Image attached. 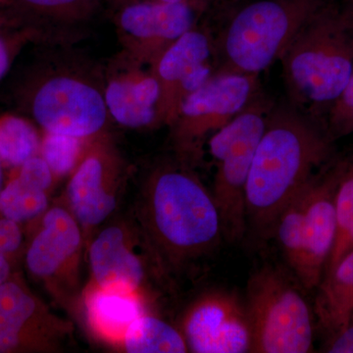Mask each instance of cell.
I'll return each mask as SVG.
<instances>
[{
	"label": "cell",
	"instance_id": "31",
	"mask_svg": "<svg viewBox=\"0 0 353 353\" xmlns=\"http://www.w3.org/2000/svg\"><path fill=\"white\" fill-rule=\"evenodd\" d=\"M134 1H152L158 3H180V2H189L190 0H134Z\"/></svg>",
	"mask_w": 353,
	"mask_h": 353
},
{
	"label": "cell",
	"instance_id": "12",
	"mask_svg": "<svg viewBox=\"0 0 353 353\" xmlns=\"http://www.w3.org/2000/svg\"><path fill=\"white\" fill-rule=\"evenodd\" d=\"M125 164L105 139H94L70 175L67 204L82 228L85 245L92 232L113 214L125 183Z\"/></svg>",
	"mask_w": 353,
	"mask_h": 353
},
{
	"label": "cell",
	"instance_id": "2",
	"mask_svg": "<svg viewBox=\"0 0 353 353\" xmlns=\"http://www.w3.org/2000/svg\"><path fill=\"white\" fill-rule=\"evenodd\" d=\"M146 245L158 263L175 270L212 252L223 234L212 196L192 172L164 165L150 174L139 199Z\"/></svg>",
	"mask_w": 353,
	"mask_h": 353
},
{
	"label": "cell",
	"instance_id": "8",
	"mask_svg": "<svg viewBox=\"0 0 353 353\" xmlns=\"http://www.w3.org/2000/svg\"><path fill=\"white\" fill-rule=\"evenodd\" d=\"M27 106L44 132L79 139L99 138L111 119L103 87L73 69L50 70L37 78Z\"/></svg>",
	"mask_w": 353,
	"mask_h": 353
},
{
	"label": "cell",
	"instance_id": "18",
	"mask_svg": "<svg viewBox=\"0 0 353 353\" xmlns=\"http://www.w3.org/2000/svg\"><path fill=\"white\" fill-rule=\"evenodd\" d=\"M83 309L92 333L102 341L119 345L129 327L146 313L143 294L106 289L94 283L83 292Z\"/></svg>",
	"mask_w": 353,
	"mask_h": 353
},
{
	"label": "cell",
	"instance_id": "32",
	"mask_svg": "<svg viewBox=\"0 0 353 353\" xmlns=\"http://www.w3.org/2000/svg\"><path fill=\"white\" fill-rule=\"evenodd\" d=\"M3 167L4 165L2 163L1 157H0V192L3 189Z\"/></svg>",
	"mask_w": 353,
	"mask_h": 353
},
{
	"label": "cell",
	"instance_id": "10",
	"mask_svg": "<svg viewBox=\"0 0 353 353\" xmlns=\"http://www.w3.org/2000/svg\"><path fill=\"white\" fill-rule=\"evenodd\" d=\"M26 246L25 266L30 275L58 299L73 296L80 280L81 259L85 245L83 230L71 211L52 206Z\"/></svg>",
	"mask_w": 353,
	"mask_h": 353
},
{
	"label": "cell",
	"instance_id": "22",
	"mask_svg": "<svg viewBox=\"0 0 353 353\" xmlns=\"http://www.w3.org/2000/svg\"><path fill=\"white\" fill-rule=\"evenodd\" d=\"M336 236L325 274L353 250V161L343 162L334 194Z\"/></svg>",
	"mask_w": 353,
	"mask_h": 353
},
{
	"label": "cell",
	"instance_id": "25",
	"mask_svg": "<svg viewBox=\"0 0 353 353\" xmlns=\"http://www.w3.org/2000/svg\"><path fill=\"white\" fill-rule=\"evenodd\" d=\"M21 6L62 24L85 19V0H16Z\"/></svg>",
	"mask_w": 353,
	"mask_h": 353
},
{
	"label": "cell",
	"instance_id": "20",
	"mask_svg": "<svg viewBox=\"0 0 353 353\" xmlns=\"http://www.w3.org/2000/svg\"><path fill=\"white\" fill-rule=\"evenodd\" d=\"M315 314L329 334L353 319V250L325 274L318 285Z\"/></svg>",
	"mask_w": 353,
	"mask_h": 353
},
{
	"label": "cell",
	"instance_id": "4",
	"mask_svg": "<svg viewBox=\"0 0 353 353\" xmlns=\"http://www.w3.org/2000/svg\"><path fill=\"white\" fill-rule=\"evenodd\" d=\"M280 61L292 105L331 108L352 76L353 11L324 7L299 31Z\"/></svg>",
	"mask_w": 353,
	"mask_h": 353
},
{
	"label": "cell",
	"instance_id": "6",
	"mask_svg": "<svg viewBox=\"0 0 353 353\" xmlns=\"http://www.w3.org/2000/svg\"><path fill=\"white\" fill-rule=\"evenodd\" d=\"M270 97L259 92L236 117L208 139L216 170L212 196L219 210L223 234L239 241L248 230L245 192L250 168L269 116L275 108Z\"/></svg>",
	"mask_w": 353,
	"mask_h": 353
},
{
	"label": "cell",
	"instance_id": "15",
	"mask_svg": "<svg viewBox=\"0 0 353 353\" xmlns=\"http://www.w3.org/2000/svg\"><path fill=\"white\" fill-rule=\"evenodd\" d=\"M201 17L190 1H134L118 15V34L126 54L150 66L174 41L196 26Z\"/></svg>",
	"mask_w": 353,
	"mask_h": 353
},
{
	"label": "cell",
	"instance_id": "19",
	"mask_svg": "<svg viewBox=\"0 0 353 353\" xmlns=\"http://www.w3.org/2000/svg\"><path fill=\"white\" fill-rule=\"evenodd\" d=\"M54 180L41 155L28 160L0 192V216L21 226L39 219L50 208V192Z\"/></svg>",
	"mask_w": 353,
	"mask_h": 353
},
{
	"label": "cell",
	"instance_id": "14",
	"mask_svg": "<svg viewBox=\"0 0 353 353\" xmlns=\"http://www.w3.org/2000/svg\"><path fill=\"white\" fill-rule=\"evenodd\" d=\"M181 333L190 352H252V326L245 301L224 290L199 296L183 316Z\"/></svg>",
	"mask_w": 353,
	"mask_h": 353
},
{
	"label": "cell",
	"instance_id": "30",
	"mask_svg": "<svg viewBox=\"0 0 353 353\" xmlns=\"http://www.w3.org/2000/svg\"><path fill=\"white\" fill-rule=\"evenodd\" d=\"M231 1H233V0H190V2L196 9L197 12L202 16L204 13L209 12L216 7H219Z\"/></svg>",
	"mask_w": 353,
	"mask_h": 353
},
{
	"label": "cell",
	"instance_id": "3",
	"mask_svg": "<svg viewBox=\"0 0 353 353\" xmlns=\"http://www.w3.org/2000/svg\"><path fill=\"white\" fill-rule=\"evenodd\" d=\"M326 0H233L209 12L218 17L214 73L260 75L280 61Z\"/></svg>",
	"mask_w": 353,
	"mask_h": 353
},
{
	"label": "cell",
	"instance_id": "29",
	"mask_svg": "<svg viewBox=\"0 0 353 353\" xmlns=\"http://www.w3.org/2000/svg\"><path fill=\"white\" fill-rule=\"evenodd\" d=\"M11 64V50L6 39L0 36V81L2 80Z\"/></svg>",
	"mask_w": 353,
	"mask_h": 353
},
{
	"label": "cell",
	"instance_id": "23",
	"mask_svg": "<svg viewBox=\"0 0 353 353\" xmlns=\"http://www.w3.org/2000/svg\"><path fill=\"white\" fill-rule=\"evenodd\" d=\"M41 143L38 131L29 121L14 115L0 119V157L4 167L19 168L39 155Z\"/></svg>",
	"mask_w": 353,
	"mask_h": 353
},
{
	"label": "cell",
	"instance_id": "21",
	"mask_svg": "<svg viewBox=\"0 0 353 353\" xmlns=\"http://www.w3.org/2000/svg\"><path fill=\"white\" fill-rule=\"evenodd\" d=\"M120 345L129 353L189 352L181 331L148 312L132 323Z\"/></svg>",
	"mask_w": 353,
	"mask_h": 353
},
{
	"label": "cell",
	"instance_id": "24",
	"mask_svg": "<svg viewBox=\"0 0 353 353\" xmlns=\"http://www.w3.org/2000/svg\"><path fill=\"white\" fill-rule=\"evenodd\" d=\"M92 141L44 132L39 155L48 163L55 179L63 178L75 171Z\"/></svg>",
	"mask_w": 353,
	"mask_h": 353
},
{
	"label": "cell",
	"instance_id": "17",
	"mask_svg": "<svg viewBox=\"0 0 353 353\" xmlns=\"http://www.w3.org/2000/svg\"><path fill=\"white\" fill-rule=\"evenodd\" d=\"M132 230L125 223H114L90 239L88 263L94 285L106 289L143 294L145 267L137 252Z\"/></svg>",
	"mask_w": 353,
	"mask_h": 353
},
{
	"label": "cell",
	"instance_id": "26",
	"mask_svg": "<svg viewBox=\"0 0 353 353\" xmlns=\"http://www.w3.org/2000/svg\"><path fill=\"white\" fill-rule=\"evenodd\" d=\"M24 248V232L18 223L0 216V254L17 259Z\"/></svg>",
	"mask_w": 353,
	"mask_h": 353
},
{
	"label": "cell",
	"instance_id": "7",
	"mask_svg": "<svg viewBox=\"0 0 353 353\" xmlns=\"http://www.w3.org/2000/svg\"><path fill=\"white\" fill-rule=\"evenodd\" d=\"M245 304L252 326V352H313L310 308L280 272L265 266L253 273Z\"/></svg>",
	"mask_w": 353,
	"mask_h": 353
},
{
	"label": "cell",
	"instance_id": "16",
	"mask_svg": "<svg viewBox=\"0 0 353 353\" xmlns=\"http://www.w3.org/2000/svg\"><path fill=\"white\" fill-rule=\"evenodd\" d=\"M104 101L111 119L130 129L157 127L160 87L150 65L123 53L109 69Z\"/></svg>",
	"mask_w": 353,
	"mask_h": 353
},
{
	"label": "cell",
	"instance_id": "11",
	"mask_svg": "<svg viewBox=\"0 0 353 353\" xmlns=\"http://www.w3.org/2000/svg\"><path fill=\"white\" fill-rule=\"evenodd\" d=\"M73 325L54 314L19 272L0 287V353L57 352Z\"/></svg>",
	"mask_w": 353,
	"mask_h": 353
},
{
	"label": "cell",
	"instance_id": "9",
	"mask_svg": "<svg viewBox=\"0 0 353 353\" xmlns=\"http://www.w3.org/2000/svg\"><path fill=\"white\" fill-rule=\"evenodd\" d=\"M253 74L214 73L185 99L173 124L179 152H199L204 139L236 117L259 92Z\"/></svg>",
	"mask_w": 353,
	"mask_h": 353
},
{
	"label": "cell",
	"instance_id": "1",
	"mask_svg": "<svg viewBox=\"0 0 353 353\" xmlns=\"http://www.w3.org/2000/svg\"><path fill=\"white\" fill-rule=\"evenodd\" d=\"M332 152L329 132L296 106L276 104L246 183L248 228L261 236L273 234L283 209L324 169Z\"/></svg>",
	"mask_w": 353,
	"mask_h": 353
},
{
	"label": "cell",
	"instance_id": "13",
	"mask_svg": "<svg viewBox=\"0 0 353 353\" xmlns=\"http://www.w3.org/2000/svg\"><path fill=\"white\" fill-rule=\"evenodd\" d=\"M160 87L159 125L170 127L189 95L214 74V43L210 28L194 26L150 65Z\"/></svg>",
	"mask_w": 353,
	"mask_h": 353
},
{
	"label": "cell",
	"instance_id": "5",
	"mask_svg": "<svg viewBox=\"0 0 353 353\" xmlns=\"http://www.w3.org/2000/svg\"><path fill=\"white\" fill-rule=\"evenodd\" d=\"M343 162L321 170L283 209L273 234L288 264L307 290L324 277L336 236L334 194Z\"/></svg>",
	"mask_w": 353,
	"mask_h": 353
},
{
	"label": "cell",
	"instance_id": "27",
	"mask_svg": "<svg viewBox=\"0 0 353 353\" xmlns=\"http://www.w3.org/2000/svg\"><path fill=\"white\" fill-rule=\"evenodd\" d=\"M353 108V69L347 87L329 109L330 131L334 129Z\"/></svg>",
	"mask_w": 353,
	"mask_h": 353
},
{
	"label": "cell",
	"instance_id": "33",
	"mask_svg": "<svg viewBox=\"0 0 353 353\" xmlns=\"http://www.w3.org/2000/svg\"><path fill=\"white\" fill-rule=\"evenodd\" d=\"M352 321H353V319H352Z\"/></svg>",
	"mask_w": 353,
	"mask_h": 353
},
{
	"label": "cell",
	"instance_id": "28",
	"mask_svg": "<svg viewBox=\"0 0 353 353\" xmlns=\"http://www.w3.org/2000/svg\"><path fill=\"white\" fill-rule=\"evenodd\" d=\"M324 352L353 353V321L330 334Z\"/></svg>",
	"mask_w": 353,
	"mask_h": 353
}]
</instances>
